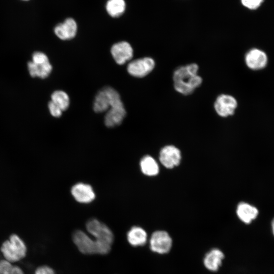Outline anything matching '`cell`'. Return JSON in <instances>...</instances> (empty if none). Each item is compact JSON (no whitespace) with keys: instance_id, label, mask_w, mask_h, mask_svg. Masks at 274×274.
<instances>
[{"instance_id":"6da1fadb","label":"cell","mask_w":274,"mask_h":274,"mask_svg":"<svg viewBox=\"0 0 274 274\" xmlns=\"http://www.w3.org/2000/svg\"><path fill=\"white\" fill-rule=\"evenodd\" d=\"M198 69L195 63L177 68L173 76L175 89L183 95L191 94L202 82V78L197 74Z\"/></svg>"},{"instance_id":"7a4b0ae2","label":"cell","mask_w":274,"mask_h":274,"mask_svg":"<svg viewBox=\"0 0 274 274\" xmlns=\"http://www.w3.org/2000/svg\"><path fill=\"white\" fill-rule=\"evenodd\" d=\"M72 239L79 251L83 254L106 255L111 250V247L100 244L81 230L73 232Z\"/></svg>"},{"instance_id":"3957f363","label":"cell","mask_w":274,"mask_h":274,"mask_svg":"<svg viewBox=\"0 0 274 274\" xmlns=\"http://www.w3.org/2000/svg\"><path fill=\"white\" fill-rule=\"evenodd\" d=\"M1 251L6 260L12 263L18 261L26 256L27 248L24 242L16 234H12L5 241Z\"/></svg>"},{"instance_id":"277c9868","label":"cell","mask_w":274,"mask_h":274,"mask_svg":"<svg viewBox=\"0 0 274 274\" xmlns=\"http://www.w3.org/2000/svg\"><path fill=\"white\" fill-rule=\"evenodd\" d=\"M86 229L95 241L112 248L114 236L113 232L105 224L96 219H91L86 224Z\"/></svg>"},{"instance_id":"5b68a950","label":"cell","mask_w":274,"mask_h":274,"mask_svg":"<svg viewBox=\"0 0 274 274\" xmlns=\"http://www.w3.org/2000/svg\"><path fill=\"white\" fill-rule=\"evenodd\" d=\"M121 101L116 90L110 87H104L98 92L95 97L93 110L97 113L104 112Z\"/></svg>"},{"instance_id":"8992f818","label":"cell","mask_w":274,"mask_h":274,"mask_svg":"<svg viewBox=\"0 0 274 274\" xmlns=\"http://www.w3.org/2000/svg\"><path fill=\"white\" fill-rule=\"evenodd\" d=\"M172 239L165 231L158 230L154 232L150 239L151 250L158 254L168 253L172 247Z\"/></svg>"},{"instance_id":"52a82bcc","label":"cell","mask_w":274,"mask_h":274,"mask_svg":"<svg viewBox=\"0 0 274 274\" xmlns=\"http://www.w3.org/2000/svg\"><path fill=\"white\" fill-rule=\"evenodd\" d=\"M155 61L151 57H146L133 60L127 67L128 73L135 77L142 78L148 75L154 68Z\"/></svg>"},{"instance_id":"ba28073f","label":"cell","mask_w":274,"mask_h":274,"mask_svg":"<svg viewBox=\"0 0 274 274\" xmlns=\"http://www.w3.org/2000/svg\"><path fill=\"white\" fill-rule=\"evenodd\" d=\"M237 106L236 99L232 95L225 94L219 95L214 103L216 113L222 117L233 115Z\"/></svg>"},{"instance_id":"9c48e42d","label":"cell","mask_w":274,"mask_h":274,"mask_svg":"<svg viewBox=\"0 0 274 274\" xmlns=\"http://www.w3.org/2000/svg\"><path fill=\"white\" fill-rule=\"evenodd\" d=\"M245 61L251 70H260L266 66L268 57L263 51L254 48L249 50L245 54Z\"/></svg>"},{"instance_id":"30bf717a","label":"cell","mask_w":274,"mask_h":274,"mask_svg":"<svg viewBox=\"0 0 274 274\" xmlns=\"http://www.w3.org/2000/svg\"><path fill=\"white\" fill-rule=\"evenodd\" d=\"M77 30L78 25L76 20L72 17H68L55 25L54 32L59 39L69 40L76 36Z\"/></svg>"},{"instance_id":"8fae6325","label":"cell","mask_w":274,"mask_h":274,"mask_svg":"<svg viewBox=\"0 0 274 274\" xmlns=\"http://www.w3.org/2000/svg\"><path fill=\"white\" fill-rule=\"evenodd\" d=\"M181 159L180 150L173 145L162 148L159 153V160L165 167L172 168L178 165Z\"/></svg>"},{"instance_id":"7c38bea8","label":"cell","mask_w":274,"mask_h":274,"mask_svg":"<svg viewBox=\"0 0 274 274\" xmlns=\"http://www.w3.org/2000/svg\"><path fill=\"white\" fill-rule=\"evenodd\" d=\"M111 53L116 62L122 65L132 58L133 49L128 42L121 41L112 46Z\"/></svg>"},{"instance_id":"4fadbf2b","label":"cell","mask_w":274,"mask_h":274,"mask_svg":"<svg viewBox=\"0 0 274 274\" xmlns=\"http://www.w3.org/2000/svg\"><path fill=\"white\" fill-rule=\"evenodd\" d=\"M126 115V110L122 102L110 108L105 117V124L109 127L120 124Z\"/></svg>"},{"instance_id":"5bb4252c","label":"cell","mask_w":274,"mask_h":274,"mask_svg":"<svg viewBox=\"0 0 274 274\" xmlns=\"http://www.w3.org/2000/svg\"><path fill=\"white\" fill-rule=\"evenodd\" d=\"M71 193L74 198L80 203H89L95 197L91 186L83 183H79L74 185L72 188Z\"/></svg>"},{"instance_id":"9a60e30c","label":"cell","mask_w":274,"mask_h":274,"mask_svg":"<svg viewBox=\"0 0 274 274\" xmlns=\"http://www.w3.org/2000/svg\"><path fill=\"white\" fill-rule=\"evenodd\" d=\"M224 258L223 253L218 249H213L207 253L203 259L204 266L211 271L218 270Z\"/></svg>"},{"instance_id":"2e32d148","label":"cell","mask_w":274,"mask_h":274,"mask_svg":"<svg viewBox=\"0 0 274 274\" xmlns=\"http://www.w3.org/2000/svg\"><path fill=\"white\" fill-rule=\"evenodd\" d=\"M236 214L242 222L249 224L257 217L258 211L255 207L248 203L242 202L237 207Z\"/></svg>"},{"instance_id":"e0dca14e","label":"cell","mask_w":274,"mask_h":274,"mask_svg":"<svg viewBox=\"0 0 274 274\" xmlns=\"http://www.w3.org/2000/svg\"><path fill=\"white\" fill-rule=\"evenodd\" d=\"M127 239L132 246H143L147 242V233L142 227L134 226L128 231Z\"/></svg>"},{"instance_id":"ac0fdd59","label":"cell","mask_w":274,"mask_h":274,"mask_svg":"<svg viewBox=\"0 0 274 274\" xmlns=\"http://www.w3.org/2000/svg\"><path fill=\"white\" fill-rule=\"evenodd\" d=\"M105 8L107 14L110 17L117 18L124 14L126 4L125 0H108Z\"/></svg>"},{"instance_id":"d6986e66","label":"cell","mask_w":274,"mask_h":274,"mask_svg":"<svg viewBox=\"0 0 274 274\" xmlns=\"http://www.w3.org/2000/svg\"><path fill=\"white\" fill-rule=\"evenodd\" d=\"M29 73L32 77H39L45 79L49 76L52 70V66L50 62L44 64H37L32 61L27 63Z\"/></svg>"},{"instance_id":"ffe728a7","label":"cell","mask_w":274,"mask_h":274,"mask_svg":"<svg viewBox=\"0 0 274 274\" xmlns=\"http://www.w3.org/2000/svg\"><path fill=\"white\" fill-rule=\"evenodd\" d=\"M142 173L148 176H154L159 173V166L156 160L151 156L143 157L140 161Z\"/></svg>"},{"instance_id":"44dd1931","label":"cell","mask_w":274,"mask_h":274,"mask_svg":"<svg viewBox=\"0 0 274 274\" xmlns=\"http://www.w3.org/2000/svg\"><path fill=\"white\" fill-rule=\"evenodd\" d=\"M51 101L60 108L62 111L66 110L69 107V97L63 91H55L51 94Z\"/></svg>"},{"instance_id":"7402d4cb","label":"cell","mask_w":274,"mask_h":274,"mask_svg":"<svg viewBox=\"0 0 274 274\" xmlns=\"http://www.w3.org/2000/svg\"><path fill=\"white\" fill-rule=\"evenodd\" d=\"M0 274H24V272L19 267L13 265L5 259L0 261Z\"/></svg>"},{"instance_id":"603a6c76","label":"cell","mask_w":274,"mask_h":274,"mask_svg":"<svg viewBox=\"0 0 274 274\" xmlns=\"http://www.w3.org/2000/svg\"><path fill=\"white\" fill-rule=\"evenodd\" d=\"M37 64H44L49 62L48 56L41 52H35L32 55V61Z\"/></svg>"},{"instance_id":"cb8c5ba5","label":"cell","mask_w":274,"mask_h":274,"mask_svg":"<svg viewBox=\"0 0 274 274\" xmlns=\"http://www.w3.org/2000/svg\"><path fill=\"white\" fill-rule=\"evenodd\" d=\"M263 1L264 0H241L243 6L250 10L258 9Z\"/></svg>"},{"instance_id":"d4e9b609","label":"cell","mask_w":274,"mask_h":274,"mask_svg":"<svg viewBox=\"0 0 274 274\" xmlns=\"http://www.w3.org/2000/svg\"><path fill=\"white\" fill-rule=\"evenodd\" d=\"M48 109L51 115L53 117H59L62 115L61 109L51 101L48 103Z\"/></svg>"},{"instance_id":"484cf974","label":"cell","mask_w":274,"mask_h":274,"mask_svg":"<svg viewBox=\"0 0 274 274\" xmlns=\"http://www.w3.org/2000/svg\"><path fill=\"white\" fill-rule=\"evenodd\" d=\"M35 274H55V272L51 267L47 265H43L37 268Z\"/></svg>"},{"instance_id":"4316f807","label":"cell","mask_w":274,"mask_h":274,"mask_svg":"<svg viewBox=\"0 0 274 274\" xmlns=\"http://www.w3.org/2000/svg\"><path fill=\"white\" fill-rule=\"evenodd\" d=\"M271 227H272V232L274 235V218L272 220V222H271Z\"/></svg>"},{"instance_id":"83f0119b","label":"cell","mask_w":274,"mask_h":274,"mask_svg":"<svg viewBox=\"0 0 274 274\" xmlns=\"http://www.w3.org/2000/svg\"><path fill=\"white\" fill-rule=\"evenodd\" d=\"M21 1H28L29 0H21Z\"/></svg>"}]
</instances>
